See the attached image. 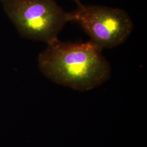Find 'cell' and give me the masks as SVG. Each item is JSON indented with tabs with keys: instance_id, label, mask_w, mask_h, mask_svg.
<instances>
[{
	"instance_id": "cell-1",
	"label": "cell",
	"mask_w": 147,
	"mask_h": 147,
	"mask_svg": "<svg viewBox=\"0 0 147 147\" xmlns=\"http://www.w3.org/2000/svg\"><path fill=\"white\" fill-rule=\"evenodd\" d=\"M102 49L91 41L63 42L58 38L47 44L39 55V68L52 81L80 91L104 84L110 78V63Z\"/></svg>"
},
{
	"instance_id": "cell-2",
	"label": "cell",
	"mask_w": 147,
	"mask_h": 147,
	"mask_svg": "<svg viewBox=\"0 0 147 147\" xmlns=\"http://www.w3.org/2000/svg\"><path fill=\"white\" fill-rule=\"evenodd\" d=\"M6 15L21 37L51 42L68 22V13L55 0H0Z\"/></svg>"
},
{
	"instance_id": "cell-3",
	"label": "cell",
	"mask_w": 147,
	"mask_h": 147,
	"mask_svg": "<svg viewBox=\"0 0 147 147\" xmlns=\"http://www.w3.org/2000/svg\"><path fill=\"white\" fill-rule=\"evenodd\" d=\"M68 22L78 24L90 40L102 50L111 49L125 42L134 25L126 11L120 8L98 5H78L68 13Z\"/></svg>"
},
{
	"instance_id": "cell-4",
	"label": "cell",
	"mask_w": 147,
	"mask_h": 147,
	"mask_svg": "<svg viewBox=\"0 0 147 147\" xmlns=\"http://www.w3.org/2000/svg\"><path fill=\"white\" fill-rule=\"evenodd\" d=\"M72 1H73L74 2H75V3H76V4H77V5L78 6L79 5H81L82 4V3L81 2V1H80V0H71Z\"/></svg>"
}]
</instances>
